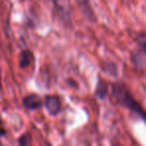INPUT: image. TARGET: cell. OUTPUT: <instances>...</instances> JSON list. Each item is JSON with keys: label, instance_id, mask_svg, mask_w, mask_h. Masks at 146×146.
Returning <instances> with one entry per match:
<instances>
[{"label": "cell", "instance_id": "obj_3", "mask_svg": "<svg viewBox=\"0 0 146 146\" xmlns=\"http://www.w3.org/2000/svg\"><path fill=\"white\" fill-rule=\"evenodd\" d=\"M23 105L29 110L38 109L42 105V100L36 94H31V95L25 96L23 98Z\"/></svg>", "mask_w": 146, "mask_h": 146}, {"label": "cell", "instance_id": "obj_8", "mask_svg": "<svg viewBox=\"0 0 146 146\" xmlns=\"http://www.w3.org/2000/svg\"><path fill=\"white\" fill-rule=\"evenodd\" d=\"M6 134V131H5L4 127H3L2 125V122H1V120H0V136H3Z\"/></svg>", "mask_w": 146, "mask_h": 146}, {"label": "cell", "instance_id": "obj_1", "mask_svg": "<svg viewBox=\"0 0 146 146\" xmlns=\"http://www.w3.org/2000/svg\"><path fill=\"white\" fill-rule=\"evenodd\" d=\"M112 95L115 100L125 108L129 109L133 113L137 114L142 120L146 123V111L143 109L139 102L133 97L128 88L122 83H116L112 86Z\"/></svg>", "mask_w": 146, "mask_h": 146}, {"label": "cell", "instance_id": "obj_4", "mask_svg": "<svg viewBox=\"0 0 146 146\" xmlns=\"http://www.w3.org/2000/svg\"><path fill=\"white\" fill-rule=\"evenodd\" d=\"M33 60H34L33 53L30 50H23L19 57V65L21 68H27L32 64Z\"/></svg>", "mask_w": 146, "mask_h": 146}, {"label": "cell", "instance_id": "obj_2", "mask_svg": "<svg viewBox=\"0 0 146 146\" xmlns=\"http://www.w3.org/2000/svg\"><path fill=\"white\" fill-rule=\"evenodd\" d=\"M44 105L50 115H57L61 109V102L58 96L51 95L45 98Z\"/></svg>", "mask_w": 146, "mask_h": 146}, {"label": "cell", "instance_id": "obj_5", "mask_svg": "<svg viewBox=\"0 0 146 146\" xmlns=\"http://www.w3.org/2000/svg\"><path fill=\"white\" fill-rule=\"evenodd\" d=\"M137 65H144L146 63V40L141 41V47L134 56Z\"/></svg>", "mask_w": 146, "mask_h": 146}, {"label": "cell", "instance_id": "obj_7", "mask_svg": "<svg viewBox=\"0 0 146 146\" xmlns=\"http://www.w3.org/2000/svg\"><path fill=\"white\" fill-rule=\"evenodd\" d=\"M32 137L30 133H25L18 139V143L20 146H30Z\"/></svg>", "mask_w": 146, "mask_h": 146}, {"label": "cell", "instance_id": "obj_6", "mask_svg": "<svg viewBox=\"0 0 146 146\" xmlns=\"http://www.w3.org/2000/svg\"><path fill=\"white\" fill-rule=\"evenodd\" d=\"M107 95V85L102 79L99 80L96 86V97L99 99H104Z\"/></svg>", "mask_w": 146, "mask_h": 146}]
</instances>
